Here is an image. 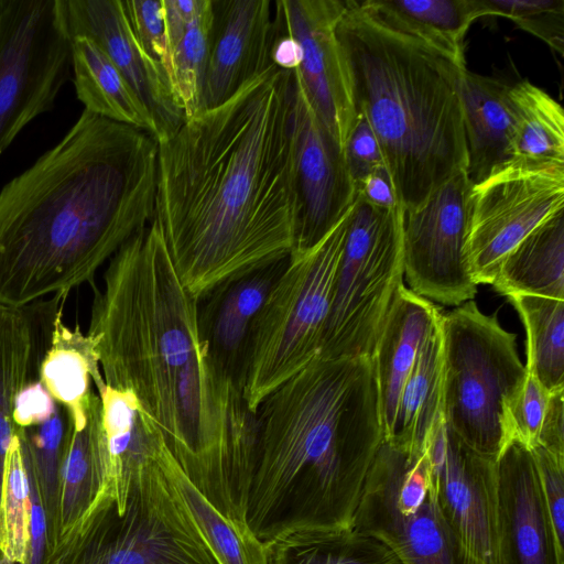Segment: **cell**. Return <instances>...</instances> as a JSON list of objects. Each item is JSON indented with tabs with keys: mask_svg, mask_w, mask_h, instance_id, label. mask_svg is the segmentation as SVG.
Masks as SVG:
<instances>
[{
	"mask_svg": "<svg viewBox=\"0 0 564 564\" xmlns=\"http://www.w3.org/2000/svg\"><path fill=\"white\" fill-rule=\"evenodd\" d=\"M69 37L93 40L124 76L151 113L156 142L186 120L164 72L145 53L128 20L122 0H59Z\"/></svg>",
	"mask_w": 564,
	"mask_h": 564,
	"instance_id": "cell-17",
	"label": "cell"
},
{
	"mask_svg": "<svg viewBox=\"0 0 564 564\" xmlns=\"http://www.w3.org/2000/svg\"><path fill=\"white\" fill-rule=\"evenodd\" d=\"M357 194L375 206H399L387 170H379L366 176L357 185Z\"/></svg>",
	"mask_w": 564,
	"mask_h": 564,
	"instance_id": "cell-45",
	"label": "cell"
},
{
	"mask_svg": "<svg viewBox=\"0 0 564 564\" xmlns=\"http://www.w3.org/2000/svg\"><path fill=\"white\" fill-rule=\"evenodd\" d=\"M122 2L139 43L164 72L171 85L164 0H122Z\"/></svg>",
	"mask_w": 564,
	"mask_h": 564,
	"instance_id": "cell-40",
	"label": "cell"
},
{
	"mask_svg": "<svg viewBox=\"0 0 564 564\" xmlns=\"http://www.w3.org/2000/svg\"><path fill=\"white\" fill-rule=\"evenodd\" d=\"M57 402L48 393L41 380L24 388L17 400L13 422L17 427L29 426L51 416Z\"/></svg>",
	"mask_w": 564,
	"mask_h": 564,
	"instance_id": "cell-43",
	"label": "cell"
},
{
	"mask_svg": "<svg viewBox=\"0 0 564 564\" xmlns=\"http://www.w3.org/2000/svg\"><path fill=\"white\" fill-rule=\"evenodd\" d=\"M74 431L69 412L59 403L46 420L17 427L23 456L29 464L45 510L47 544L45 558L53 552L58 539V491L62 464Z\"/></svg>",
	"mask_w": 564,
	"mask_h": 564,
	"instance_id": "cell-34",
	"label": "cell"
},
{
	"mask_svg": "<svg viewBox=\"0 0 564 564\" xmlns=\"http://www.w3.org/2000/svg\"><path fill=\"white\" fill-rule=\"evenodd\" d=\"M442 313L431 301L402 284L370 355L377 384L383 440L391 431L402 389Z\"/></svg>",
	"mask_w": 564,
	"mask_h": 564,
	"instance_id": "cell-22",
	"label": "cell"
},
{
	"mask_svg": "<svg viewBox=\"0 0 564 564\" xmlns=\"http://www.w3.org/2000/svg\"><path fill=\"white\" fill-rule=\"evenodd\" d=\"M441 329L445 424L468 447L497 460L508 444L503 405L527 376L517 336L473 300L442 313Z\"/></svg>",
	"mask_w": 564,
	"mask_h": 564,
	"instance_id": "cell-8",
	"label": "cell"
},
{
	"mask_svg": "<svg viewBox=\"0 0 564 564\" xmlns=\"http://www.w3.org/2000/svg\"><path fill=\"white\" fill-rule=\"evenodd\" d=\"M273 37V1L213 0L200 111L226 102L274 65L271 59Z\"/></svg>",
	"mask_w": 564,
	"mask_h": 564,
	"instance_id": "cell-19",
	"label": "cell"
},
{
	"mask_svg": "<svg viewBox=\"0 0 564 564\" xmlns=\"http://www.w3.org/2000/svg\"><path fill=\"white\" fill-rule=\"evenodd\" d=\"M94 289L88 335L106 386L132 393L164 432L204 344L198 301L183 285L154 221L109 260Z\"/></svg>",
	"mask_w": 564,
	"mask_h": 564,
	"instance_id": "cell-5",
	"label": "cell"
},
{
	"mask_svg": "<svg viewBox=\"0 0 564 564\" xmlns=\"http://www.w3.org/2000/svg\"><path fill=\"white\" fill-rule=\"evenodd\" d=\"M527 372L520 388L503 405V431L507 442L517 441L529 449L538 445L552 394Z\"/></svg>",
	"mask_w": 564,
	"mask_h": 564,
	"instance_id": "cell-39",
	"label": "cell"
},
{
	"mask_svg": "<svg viewBox=\"0 0 564 564\" xmlns=\"http://www.w3.org/2000/svg\"><path fill=\"white\" fill-rule=\"evenodd\" d=\"M158 142L85 110L0 191V305L90 283L154 217Z\"/></svg>",
	"mask_w": 564,
	"mask_h": 564,
	"instance_id": "cell-2",
	"label": "cell"
},
{
	"mask_svg": "<svg viewBox=\"0 0 564 564\" xmlns=\"http://www.w3.org/2000/svg\"><path fill=\"white\" fill-rule=\"evenodd\" d=\"M400 206H375L357 194L336 270L319 357H370L403 284Z\"/></svg>",
	"mask_w": 564,
	"mask_h": 564,
	"instance_id": "cell-9",
	"label": "cell"
},
{
	"mask_svg": "<svg viewBox=\"0 0 564 564\" xmlns=\"http://www.w3.org/2000/svg\"><path fill=\"white\" fill-rule=\"evenodd\" d=\"M513 126L507 163L564 166V111L546 91L521 80L509 87Z\"/></svg>",
	"mask_w": 564,
	"mask_h": 564,
	"instance_id": "cell-30",
	"label": "cell"
},
{
	"mask_svg": "<svg viewBox=\"0 0 564 564\" xmlns=\"http://www.w3.org/2000/svg\"><path fill=\"white\" fill-rule=\"evenodd\" d=\"M480 18L511 20L518 28L564 52V0H476Z\"/></svg>",
	"mask_w": 564,
	"mask_h": 564,
	"instance_id": "cell-38",
	"label": "cell"
},
{
	"mask_svg": "<svg viewBox=\"0 0 564 564\" xmlns=\"http://www.w3.org/2000/svg\"><path fill=\"white\" fill-rule=\"evenodd\" d=\"M246 522L268 545L300 531L352 527L383 441L370 357H317L257 410Z\"/></svg>",
	"mask_w": 564,
	"mask_h": 564,
	"instance_id": "cell-3",
	"label": "cell"
},
{
	"mask_svg": "<svg viewBox=\"0 0 564 564\" xmlns=\"http://www.w3.org/2000/svg\"><path fill=\"white\" fill-rule=\"evenodd\" d=\"M72 76L59 0H0V155Z\"/></svg>",
	"mask_w": 564,
	"mask_h": 564,
	"instance_id": "cell-11",
	"label": "cell"
},
{
	"mask_svg": "<svg viewBox=\"0 0 564 564\" xmlns=\"http://www.w3.org/2000/svg\"><path fill=\"white\" fill-rule=\"evenodd\" d=\"M100 433L101 400L94 392L85 425L73 431L61 468L57 543L84 516L100 490Z\"/></svg>",
	"mask_w": 564,
	"mask_h": 564,
	"instance_id": "cell-33",
	"label": "cell"
},
{
	"mask_svg": "<svg viewBox=\"0 0 564 564\" xmlns=\"http://www.w3.org/2000/svg\"><path fill=\"white\" fill-rule=\"evenodd\" d=\"M162 467L217 564H268L265 545L247 524L228 518L195 487L171 449Z\"/></svg>",
	"mask_w": 564,
	"mask_h": 564,
	"instance_id": "cell-31",
	"label": "cell"
},
{
	"mask_svg": "<svg viewBox=\"0 0 564 564\" xmlns=\"http://www.w3.org/2000/svg\"><path fill=\"white\" fill-rule=\"evenodd\" d=\"M491 285L506 297L564 301V210L544 220L505 258Z\"/></svg>",
	"mask_w": 564,
	"mask_h": 564,
	"instance_id": "cell-29",
	"label": "cell"
},
{
	"mask_svg": "<svg viewBox=\"0 0 564 564\" xmlns=\"http://www.w3.org/2000/svg\"><path fill=\"white\" fill-rule=\"evenodd\" d=\"M169 448L135 473L123 508L98 494L44 564H217L165 476Z\"/></svg>",
	"mask_w": 564,
	"mask_h": 564,
	"instance_id": "cell-6",
	"label": "cell"
},
{
	"mask_svg": "<svg viewBox=\"0 0 564 564\" xmlns=\"http://www.w3.org/2000/svg\"><path fill=\"white\" fill-rule=\"evenodd\" d=\"M352 527L383 540L404 564H474L434 503L426 449L409 452L382 441Z\"/></svg>",
	"mask_w": 564,
	"mask_h": 564,
	"instance_id": "cell-10",
	"label": "cell"
},
{
	"mask_svg": "<svg viewBox=\"0 0 564 564\" xmlns=\"http://www.w3.org/2000/svg\"><path fill=\"white\" fill-rule=\"evenodd\" d=\"M343 153L356 189L366 176L379 170H386L379 143L368 122L360 115Z\"/></svg>",
	"mask_w": 564,
	"mask_h": 564,
	"instance_id": "cell-42",
	"label": "cell"
},
{
	"mask_svg": "<svg viewBox=\"0 0 564 564\" xmlns=\"http://www.w3.org/2000/svg\"><path fill=\"white\" fill-rule=\"evenodd\" d=\"M434 503L474 564H501L497 460L478 454L441 421L426 445Z\"/></svg>",
	"mask_w": 564,
	"mask_h": 564,
	"instance_id": "cell-14",
	"label": "cell"
},
{
	"mask_svg": "<svg viewBox=\"0 0 564 564\" xmlns=\"http://www.w3.org/2000/svg\"><path fill=\"white\" fill-rule=\"evenodd\" d=\"M525 329V370L550 392L564 391V301L507 296Z\"/></svg>",
	"mask_w": 564,
	"mask_h": 564,
	"instance_id": "cell-35",
	"label": "cell"
},
{
	"mask_svg": "<svg viewBox=\"0 0 564 564\" xmlns=\"http://www.w3.org/2000/svg\"><path fill=\"white\" fill-rule=\"evenodd\" d=\"M30 482L18 436L14 434L6 458L0 503V552L25 564L30 547Z\"/></svg>",
	"mask_w": 564,
	"mask_h": 564,
	"instance_id": "cell-37",
	"label": "cell"
},
{
	"mask_svg": "<svg viewBox=\"0 0 564 564\" xmlns=\"http://www.w3.org/2000/svg\"><path fill=\"white\" fill-rule=\"evenodd\" d=\"M558 542L564 545V456L535 446L530 449Z\"/></svg>",
	"mask_w": 564,
	"mask_h": 564,
	"instance_id": "cell-41",
	"label": "cell"
},
{
	"mask_svg": "<svg viewBox=\"0 0 564 564\" xmlns=\"http://www.w3.org/2000/svg\"><path fill=\"white\" fill-rule=\"evenodd\" d=\"M0 564H14L12 560L0 553Z\"/></svg>",
	"mask_w": 564,
	"mask_h": 564,
	"instance_id": "cell-47",
	"label": "cell"
},
{
	"mask_svg": "<svg viewBox=\"0 0 564 564\" xmlns=\"http://www.w3.org/2000/svg\"><path fill=\"white\" fill-rule=\"evenodd\" d=\"M271 59L276 67L290 72L297 69L302 61V51L297 41L276 29L275 25Z\"/></svg>",
	"mask_w": 564,
	"mask_h": 564,
	"instance_id": "cell-46",
	"label": "cell"
},
{
	"mask_svg": "<svg viewBox=\"0 0 564 564\" xmlns=\"http://www.w3.org/2000/svg\"><path fill=\"white\" fill-rule=\"evenodd\" d=\"M292 117L297 199L292 252H305L343 219L357 198V189L344 153L318 119L294 74Z\"/></svg>",
	"mask_w": 564,
	"mask_h": 564,
	"instance_id": "cell-16",
	"label": "cell"
},
{
	"mask_svg": "<svg viewBox=\"0 0 564 564\" xmlns=\"http://www.w3.org/2000/svg\"><path fill=\"white\" fill-rule=\"evenodd\" d=\"M288 259L232 278L198 301L200 339L241 389L256 319Z\"/></svg>",
	"mask_w": 564,
	"mask_h": 564,
	"instance_id": "cell-20",
	"label": "cell"
},
{
	"mask_svg": "<svg viewBox=\"0 0 564 564\" xmlns=\"http://www.w3.org/2000/svg\"><path fill=\"white\" fill-rule=\"evenodd\" d=\"M97 393L101 400L98 494L109 495L123 508L135 473L167 443L132 393L108 386Z\"/></svg>",
	"mask_w": 564,
	"mask_h": 564,
	"instance_id": "cell-23",
	"label": "cell"
},
{
	"mask_svg": "<svg viewBox=\"0 0 564 564\" xmlns=\"http://www.w3.org/2000/svg\"><path fill=\"white\" fill-rule=\"evenodd\" d=\"M443 420L444 367L440 325L419 354L402 389L391 431L383 441L409 452H423Z\"/></svg>",
	"mask_w": 564,
	"mask_h": 564,
	"instance_id": "cell-27",
	"label": "cell"
},
{
	"mask_svg": "<svg viewBox=\"0 0 564 564\" xmlns=\"http://www.w3.org/2000/svg\"><path fill=\"white\" fill-rule=\"evenodd\" d=\"M171 86L186 119L200 111L213 0H164Z\"/></svg>",
	"mask_w": 564,
	"mask_h": 564,
	"instance_id": "cell-28",
	"label": "cell"
},
{
	"mask_svg": "<svg viewBox=\"0 0 564 564\" xmlns=\"http://www.w3.org/2000/svg\"><path fill=\"white\" fill-rule=\"evenodd\" d=\"M563 394L564 391H557L552 394L549 412L536 445L561 456H564Z\"/></svg>",
	"mask_w": 564,
	"mask_h": 564,
	"instance_id": "cell-44",
	"label": "cell"
},
{
	"mask_svg": "<svg viewBox=\"0 0 564 564\" xmlns=\"http://www.w3.org/2000/svg\"><path fill=\"white\" fill-rule=\"evenodd\" d=\"M273 4L275 28L301 46L302 61L293 74L343 152L358 118L336 35L345 0H276Z\"/></svg>",
	"mask_w": 564,
	"mask_h": 564,
	"instance_id": "cell-15",
	"label": "cell"
},
{
	"mask_svg": "<svg viewBox=\"0 0 564 564\" xmlns=\"http://www.w3.org/2000/svg\"><path fill=\"white\" fill-rule=\"evenodd\" d=\"M336 35L357 115L379 143L397 202L403 210L416 208L466 169V62L401 26L372 0H345Z\"/></svg>",
	"mask_w": 564,
	"mask_h": 564,
	"instance_id": "cell-4",
	"label": "cell"
},
{
	"mask_svg": "<svg viewBox=\"0 0 564 564\" xmlns=\"http://www.w3.org/2000/svg\"><path fill=\"white\" fill-rule=\"evenodd\" d=\"M67 294L23 306L0 305V503L6 458L15 433L13 412L20 392L40 379L54 322Z\"/></svg>",
	"mask_w": 564,
	"mask_h": 564,
	"instance_id": "cell-21",
	"label": "cell"
},
{
	"mask_svg": "<svg viewBox=\"0 0 564 564\" xmlns=\"http://www.w3.org/2000/svg\"><path fill=\"white\" fill-rule=\"evenodd\" d=\"M265 547L268 564H404L383 540L354 527L300 531Z\"/></svg>",
	"mask_w": 564,
	"mask_h": 564,
	"instance_id": "cell-32",
	"label": "cell"
},
{
	"mask_svg": "<svg viewBox=\"0 0 564 564\" xmlns=\"http://www.w3.org/2000/svg\"><path fill=\"white\" fill-rule=\"evenodd\" d=\"M352 209L354 205L314 248L289 256L256 319L242 386L253 413L269 394L319 356Z\"/></svg>",
	"mask_w": 564,
	"mask_h": 564,
	"instance_id": "cell-7",
	"label": "cell"
},
{
	"mask_svg": "<svg viewBox=\"0 0 564 564\" xmlns=\"http://www.w3.org/2000/svg\"><path fill=\"white\" fill-rule=\"evenodd\" d=\"M40 380L72 415L74 430L85 425L94 382L97 392L105 387L94 339L63 322V308L56 315L51 345L41 364Z\"/></svg>",
	"mask_w": 564,
	"mask_h": 564,
	"instance_id": "cell-25",
	"label": "cell"
},
{
	"mask_svg": "<svg viewBox=\"0 0 564 564\" xmlns=\"http://www.w3.org/2000/svg\"><path fill=\"white\" fill-rule=\"evenodd\" d=\"M564 210V166L505 163L471 186L467 258L478 285L539 225Z\"/></svg>",
	"mask_w": 564,
	"mask_h": 564,
	"instance_id": "cell-12",
	"label": "cell"
},
{
	"mask_svg": "<svg viewBox=\"0 0 564 564\" xmlns=\"http://www.w3.org/2000/svg\"><path fill=\"white\" fill-rule=\"evenodd\" d=\"M390 19L458 61L465 36L480 18L476 0H372Z\"/></svg>",
	"mask_w": 564,
	"mask_h": 564,
	"instance_id": "cell-36",
	"label": "cell"
},
{
	"mask_svg": "<svg viewBox=\"0 0 564 564\" xmlns=\"http://www.w3.org/2000/svg\"><path fill=\"white\" fill-rule=\"evenodd\" d=\"M501 564H564L531 451L511 441L497 459Z\"/></svg>",
	"mask_w": 564,
	"mask_h": 564,
	"instance_id": "cell-18",
	"label": "cell"
},
{
	"mask_svg": "<svg viewBox=\"0 0 564 564\" xmlns=\"http://www.w3.org/2000/svg\"><path fill=\"white\" fill-rule=\"evenodd\" d=\"M471 182L455 172L420 206L403 210V270L410 290L458 306L477 293L467 258Z\"/></svg>",
	"mask_w": 564,
	"mask_h": 564,
	"instance_id": "cell-13",
	"label": "cell"
},
{
	"mask_svg": "<svg viewBox=\"0 0 564 564\" xmlns=\"http://www.w3.org/2000/svg\"><path fill=\"white\" fill-rule=\"evenodd\" d=\"M70 45L73 83L85 110L143 130L155 139L151 113L106 53L87 36L72 37Z\"/></svg>",
	"mask_w": 564,
	"mask_h": 564,
	"instance_id": "cell-26",
	"label": "cell"
},
{
	"mask_svg": "<svg viewBox=\"0 0 564 564\" xmlns=\"http://www.w3.org/2000/svg\"><path fill=\"white\" fill-rule=\"evenodd\" d=\"M292 108L293 72L273 65L158 142L153 221L197 301L294 248Z\"/></svg>",
	"mask_w": 564,
	"mask_h": 564,
	"instance_id": "cell-1",
	"label": "cell"
},
{
	"mask_svg": "<svg viewBox=\"0 0 564 564\" xmlns=\"http://www.w3.org/2000/svg\"><path fill=\"white\" fill-rule=\"evenodd\" d=\"M509 87L502 80L467 69L460 100L467 149L466 172L473 185L509 161L513 117Z\"/></svg>",
	"mask_w": 564,
	"mask_h": 564,
	"instance_id": "cell-24",
	"label": "cell"
}]
</instances>
